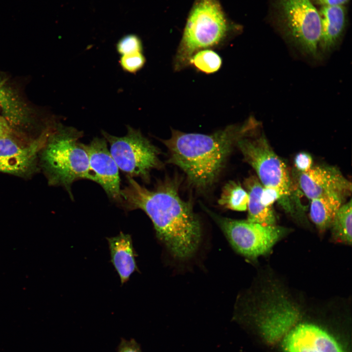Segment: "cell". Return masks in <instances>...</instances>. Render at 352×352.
<instances>
[{
	"mask_svg": "<svg viewBox=\"0 0 352 352\" xmlns=\"http://www.w3.org/2000/svg\"><path fill=\"white\" fill-rule=\"evenodd\" d=\"M0 105L9 124H18L23 117L22 106L13 94L0 83Z\"/></svg>",
	"mask_w": 352,
	"mask_h": 352,
	"instance_id": "obj_19",
	"label": "cell"
},
{
	"mask_svg": "<svg viewBox=\"0 0 352 352\" xmlns=\"http://www.w3.org/2000/svg\"><path fill=\"white\" fill-rule=\"evenodd\" d=\"M12 133V129L5 118L0 116V138Z\"/></svg>",
	"mask_w": 352,
	"mask_h": 352,
	"instance_id": "obj_26",
	"label": "cell"
},
{
	"mask_svg": "<svg viewBox=\"0 0 352 352\" xmlns=\"http://www.w3.org/2000/svg\"><path fill=\"white\" fill-rule=\"evenodd\" d=\"M146 59L142 52L122 55L119 63L124 70L131 73H135L144 66Z\"/></svg>",
	"mask_w": 352,
	"mask_h": 352,
	"instance_id": "obj_22",
	"label": "cell"
},
{
	"mask_svg": "<svg viewBox=\"0 0 352 352\" xmlns=\"http://www.w3.org/2000/svg\"><path fill=\"white\" fill-rule=\"evenodd\" d=\"M127 131L121 137L104 131L102 134L110 144V152L119 169L126 173L127 176L139 177L148 182L151 171L162 166L159 158L160 152L139 130L128 125Z\"/></svg>",
	"mask_w": 352,
	"mask_h": 352,
	"instance_id": "obj_8",
	"label": "cell"
},
{
	"mask_svg": "<svg viewBox=\"0 0 352 352\" xmlns=\"http://www.w3.org/2000/svg\"><path fill=\"white\" fill-rule=\"evenodd\" d=\"M301 316L284 337L285 352H345L329 332L316 324L301 322Z\"/></svg>",
	"mask_w": 352,
	"mask_h": 352,
	"instance_id": "obj_10",
	"label": "cell"
},
{
	"mask_svg": "<svg viewBox=\"0 0 352 352\" xmlns=\"http://www.w3.org/2000/svg\"><path fill=\"white\" fill-rule=\"evenodd\" d=\"M218 0H196L189 15L174 62L175 70L189 65L198 50L215 46L230 28Z\"/></svg>",
	"mask_w": 352,
	"mask_h": 352,
	"instance_id": "obj_5",
	"label": "cell"
},
{
	"mask_svg": "<svg viewBox=\"0 0 352 352\" xmlns=\"http://www.w3.org/2000/svg\"><path fill=\"white\" fill-rule=\"evenodd\" d=\"M243 184L248 195L247 220L263 225L276 224L277 219L272 207L264 206L261 201L263 186L257 176L247 177Z\"/></svg>",
	"mask_w": 352,
	"mask_h": 352,
	"instance_id": "obj_15",
	"label": "cell"
},
{
	"mask_svg": "<svg viewBox=\"0 0 352 352\" xmlns=\"http://www.w3.org/2000/svg\"><path fill=\"white\" fill-rule=\"evenodd\" d=\"M258 126L251 117L210 134L172 130L171 137L161 141L168 151V162L179 167L193 187L204 190L215 182L238 141L253 134Z\"/></svg>",
	"mask_w": 352,
	"mask_h": 352,
	"instance_id": "obj_2",
	"label": "cell"
},
{
	"mask_svg": "<svg viewBox=\"0 0 352 352\" xmlns=\"http://www.w3.org/2000/svg\"><path fill=\"white\" fill-rule=\"evenodd\" d=\"M84 146L97 183L110 199L121 203L119 168L108 148L107 141L104 137H95Z\"/></svg>",
	"mask_w": 352,
	"mask_h": 352,
	"instance_id": "obj_11",
	"label": "cell"
},
{
	"mask_svg": "<svg viewBox=\"0 0 352 352\" xmlns=\"http://www.w3.org/2000/svg\"><path fill=\"white\" fill-rule=\"evenodd\" d=\"M345 199L339 195L330 194L311 200L309 217L320 232L330 228Z\"/></svg>",
	"mask_w": 352,
	"mask_h": 352,
	"instance_id": "obj_16",
	"label": "cell"
},
{
	"mask_svg": "<svg viewBox=\"0 0 352 352\" xmlns=\"http://www.w3.org/2000/svg\"><path fill=\"white\" fill-rule=\"evenodd\" d=\"M222 231L233 248L245 258L254 260L269 254L274 246L290 232V229L275 225H263L229 219L205 208Z\"/></svg>",
	"mask_w": 352,
	"mask_h": 352,
	"instance_id": "obj_7",
	"label": "cell"
},
{
	"mask_svg": "<svg viewBox=\"0 0 352 352\" xmlns=\"http://www.w3.org/2000/svg\"><path fill=\"white\" fill-rule=\"evenodd\" d=\"M140 38L136 35L129 34L124 36L117 43L116 49L122 56L142 52L143 47Z\"/></svg>",
	"mask_w": 352,
	"mask_h": 352,
	"instance_id": "obj_21",
	"label": "cell"
},
{
	"mask_svg": "<svg viewBox=\"0 0 352 352\" xmlns=\"http://www.w3.org/2000/svg\"><path fill=\"white\" fill-rule=\"evenodd\" d=\"M121 204L128 211L141 209L152 220L157 238L180 260L195 253L201 237L200 221L191 202L183 200L176 179L160 181L153 190L127 176Z\"/></svg>",
	"mask_w": 352,
	"mask_h": 352,
	"instance_id": "obj_1",
	"label": "cell"
},
{
	"mask_svg": "<svg viewBox=\"0 0 352 352\" xmlns=\"http://www.w3.org/2000/svg\"><path fill=\"white\" fill-rule=\"evenodd\" d=\"M313 160L308 153L301 152L297 154L294 158V165L298 171H307L312 167Z\"/></svg>",
	"mask_w": 352,
	"mask_h": 352,
	"instance_id": "obj_24",
	"label": "cell"
},
{
	"mask_svg": "<svg viewBox=\"0 0 352 352\" xmlns=\"http://www.w3.org/2000/svg\"><path fill=\"white\" fill-rule=\"evenodd\" d=\"M222 61L216 52L211 49L198 51L192 57L189 65H193L199 71L207 74L214 73L221 66Z\"/></svg>",
	"mask_w": 352,
	"mask_h": 352,
	"instance_id": "obj_20",
	"label": "cell"
},
{
	"mask_svg": "<svg viewBox=\"0 0 352 352\" xmlns=\"http://www.w3.org/2000/svg\"><path fill=\"white\" fill-rule=\"evenodd\" d=\"M352 216L351 199L340 207L330 227L333 241L347 245L352 244Z\"/></svg>",
	"mask_w": 352,
	"mask_h": 352,
	"instance_id": "obj_17",
	"label": "cell"
},
{
	"mask_svg": "<svg viewBox=\"0 0 352 352\" xmlns=\"http://www.w3.org/2000/svg\"><path fill=\"white\" fill-rule=\"evenodd\" d=\"M248 195L241 184L233 180L229 181L222 188L218 200L222 207L237 211L247 210Z\"/></svg>",
	"mask_w": 352,
	"mask_h": 352,
	"instance_id": "obj_18",
	"label": "cell"
},
{
	"mask_svg": "<svg viewBox=\"0 0 352 352\" xmlns=\"http://www.w3.org/2000/svg\"><path fill=\"white\" fill-rule=\"evenodd\" d=\"M118 352H142L137 343L133 340L121 341Z\"/></svg>",
	"mask_w": 352,
	"mask_h": 352,
	"instance_id": "obj_25",
	"label": "cell"
},
{
	"mask_svg": "<svg viewBox=\"0 0 352 352\" xmlns=\"http://www.w3.org/2000/svg\"><path fill=\"white\" fill-rule=\"evenodd\" d=\"M46 139L43 136L25 144L14 138L12 133L0 138V172L19 176L31 172Z\"/></svg>",
	"mask_w": 352,
	"mask_h": 352,
	"instance_id": "obj_12",
	"label": "cell"
},
{
	"mask_svg": "<svg viewBox=\"0 0 352 352\" xmlns=\"http://www.w3.org/2000/svg\"><path fill=\"white\" fill-rule=\"evenodd\" d=\"M254 134L240 139L237 145L244 160L255 170L263 187L274 188L282 194L280 205L294 218L305 220L299 189L285 162L274 151L266 138Z\"/></svg>",
	"mask_w": 352,
	"mask_h": 352,
	"instance_id": "obj_3",
	"label": "cell"
},
{
	"mask_svg": "<svg viewBox=\"0 0 352 352\" xmlns=\"http://www.w3.org/2000/svg\"><path fill=\"white\" fill-rule=\"evenodd\" d=\"M83 133L73 127L60 126L48 137L42 155L51 184L64 187L73 199L71 186L76 181L88 179L97 182L90 167Z\"/></svg>",
	"mask_w": 352,
	"mask_h": 352,
	"instance_id": "obj_4",
	"label": "cell"
},
{
	"mask_svg": "<svg viewBox=\"0 0 352 352\" xmlns=\"http://www.w3.org/2000/svg\"><path fill=\"white\" fill-rule=\"evenodd\" d=\"M277 23L286 40L304 55L318 59L320 18L310 0H275Z\"/></svg>",
	"mask_w": 352,
	"mask_h": 352,
	"instance_id": "obj_6",
	"label": "cell"
},
{
	"mask_svg": "<svg viewBox=\"0 0 352 352\" xmlns=\"http://www.w3.org/2000/svg\"><path fill=\"white\" fill-rule=\"evenodd\" d=\"M349 0H314L315 3L322 6H343Z\"/></svg>",
	"mask_w": 352,
	"mask_h": 352,
	"instance_id": "obj_27",
	"label": "cell"
},
{
	"mask_svg": "<svg viewBox=\"0 0 352 352\" xmlns=\"http://www.w3.org/2000/svg\"><path fill=\"white\" fill-rule=\"evenodd\" d=\"M318 12L321 25L320 56L330 53L339 44L346 26V11L343 6H322Z\"/></svg>",
	"mask_w": 352,
	"mask_h": 352,
	"instance_id": "obj_13",
	"label": "cell"
},
{
	"mask_svg": "<svg viewBox=\"0 0 352 352\" xmlns=\"http://www.w3.org/2000/svg\"><path fill=\"white\" fill-rule=\"evenodd\" d=\"M294 178L298 187L308 199L336 194L346 198L352 192V184L336 167L312 166L307 171H298Z\"/></svg>",
	"mask_w": 352,
	"mask_h": 352,
	"instance_id": "obj_9",
	"label": "cell"
},
{
	"mask_svg": "<svg viewBox=\"0 0 352 352\" xmlns=\"http://www.w3.org/2000/svg\"><path fill=\"white\" fill-rule=\"evenodd\" d=\"M110 253L111 262L118 274L122 285L126 283L131 275L138 271L137 256L130 234L122 232L114 237L107 238Z\"/></svg>",
	"mask_w": 352,
	"mask_h": 352,
	"instance_id": "obj_14",
	"label": "cell"
},
{
	"mask_svg": "<svg viewBox=\"0 0 352 352\" xmlns=\"http://www.w3.org/2000/svg\"><path fill=\"white\" fill-rule=\"evenodd\" d=\"M282 199V194L277 189L263 187L261 195V201L264 206L272 207V205L276 201H278L280 204Z\"/></svg>",
	"mask_w": 352,
	"mask_h": 352,
	"instance_id": "obj_23",
	"label": "cell"
}]
</instances>
